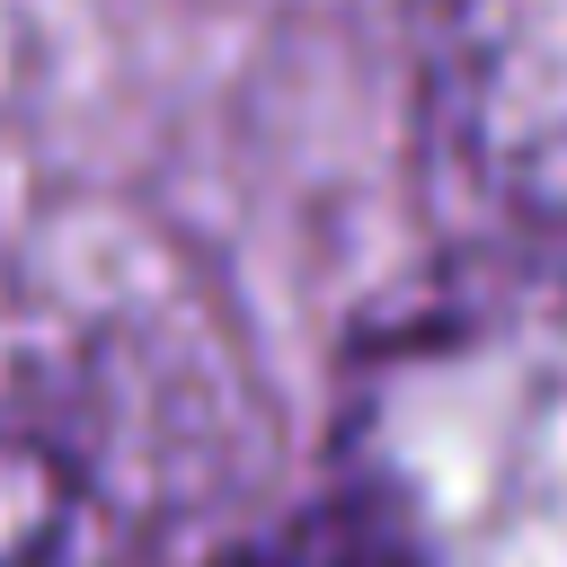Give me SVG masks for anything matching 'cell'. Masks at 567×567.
<instances>
[{
    "label": "cell",
    "instance_id": "obj_1",
    "mask_svg": "<svg viewBox=\"0 0 567 567\" xmlns=\"http://www.w3.org/2000/svg\"><path fill=\"white\" fill-rule=\"evenodd\" d=\"M337 461L381 567H567V284H496L381 328Z\"/></svg>",
    "mask_w": 567,
    "mask_h": 567
},
{
    "label": "cell",
    "instance_id": "obj_3",
    "mask_svg": "<svg viewBox=\"0 0 567 567\" xmlns=\"http://www.w3.org/2000/svg\"><path fill=\"white\" fill-rule=\"evenodd\" d=\"M80 478L44 434L0 425V567H71Z\"/></svg>",
    "mask_w": 567,
    "mask_h": 567
},
{
    "label": "cell",
    "instance_id": "obj_2",
    "mask_svg": "<svg viewBox=\"0 0 567 567\" xmlns=\"http://www.w3.org/2000/svg\"><path fill=\"white\" fill-rule=\"evenodd\" d=\"M434 133L496 221L567 275V0H452Z\"/></svg>",
    "mask_w": 567,
    "mask_h": 567
}]
</instances>
